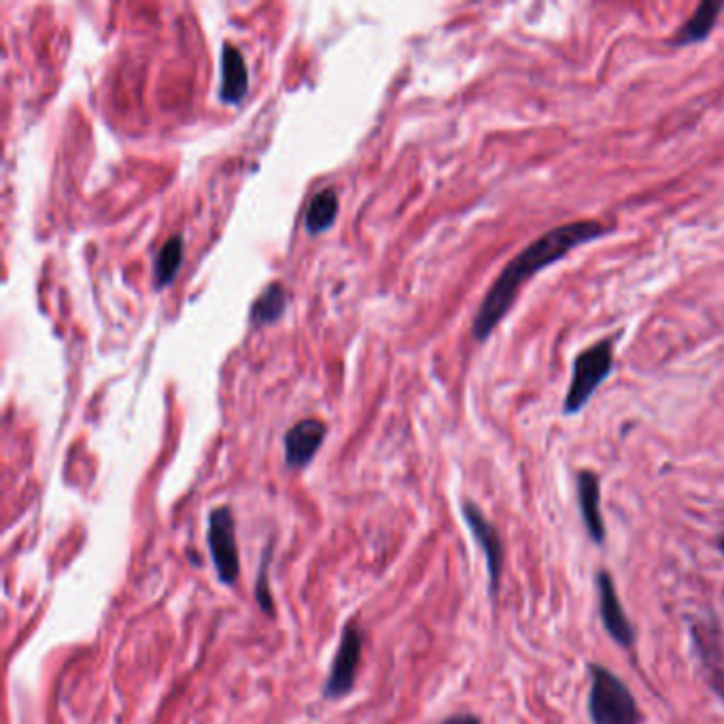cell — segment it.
I'll return each mask as SVG.
<instances>
[{"label": "cell", "instance_id": "6da1fadb", "mask_svg": "<svg viewBox=\"0 0 724 724\" xmlns=\"http://www.w3.org/2000/svg\"><path fill=\"white\" fill-rule=\"evenodd\" d=\"M608 232L610 228L603 226L601 221L580 219L574 223H563V226H557L538 236L499 272V277L491 285L474 317L472 336L478 342H485L493 334L495 327L510 313L514 300L525 283L536 277L540 270L561 262L570 251L578 249L580 245L593 243V240Z\"/></svg>", "mask_w": 724, "mask_h": 724}, {"label": "cell", "instance_id": "7a4b0ae2", "mask_svg": "<svg viewBox=\"0 0 724 724\" xmlns=\"http://www.w3.org/2000/svg\"><path fill=\"white\" fill-rule=\"evenodd\" d=\"M614 368V340L601 338L580 351L572 366V383L563 400V415H578Z\"/></svg>", "mask_w": 724, "mask_h": 724}, {"label": "cell", "instance_id": "3957f363", "mask_svg": "<svg viewBox=\"0 0 724 724\" xmlns=\"http://www.w3.org/2000/svg\"><path fill=\"white\" fill-rule=\"evenodd\" d=\"M589 714L593 724H640L642 714L627 684L610 669L591 665Z\"/></svg>", "mask_w": 724, "mask_h": 724}, {"label": "cell", "instance_id": "277c9868", "mask_svg": "<svg viewBox=\"0 0 724 724\" xmlns=\"http://www.w3.org/2000/svg\"><path fill=\"white\" fill-rule=\"evenodd\" d=\"M361 654H364V629H361L357 620H349L342 629L340 646L332 661L330 674H327L323 684V697L327 701H338L353 693Z\"/></svg>", "mask_w": 724, "mask_h": 724}, {"label": "cell", "instance_id": "5b68a950", "mask_svg": "<svg viewBox=\"0 0 724 724\" xmlns=\"http://www.w3.org/2000/svg\"><path fill=\"white\" fill-rule=\"evenodd\" d=\"M209 553L221 584L234 586L240 576V557L236 544V519L228 506L209 514Z\"/></svg>", "mask_w": 724, "mask_h": 724}, {"label": "cell", "instance_id": "8992f818", "mask_svg": "<svg viewBox=\"0 0 724 724\" xmlns=\"http://www.w3.org/2000/svg\"><path fill=\"white\" fill-rule=\"evenodd\" d=\"M461 512L465 525L470 527L476 544L482 548V555H485L487 572H489V591L495 597L504 574V542L499 538V531L489 523L487 516L482 514V510L474 502H463Z\"/></svg>", "mask_w": 724, "mask_h": 724}, {"label": "cell", "instance_id": "52a82bcc", "mask_svg": "<svg viewBox=\"0 0 724 724\" xmlns=\"http://www.w3.org/2000/svg\"><path fill=\"white\" fill-rule=\"evenodd\" d=\"M597 593H599V612H601L603 627H606V631L620 646H625V648L633 646L635 629L629 623L623 606H620V599L614 589V580L606 570H601L597 574Z\"/></svg>", "mask_w": 724, "mask_h": 724}, {"label": "cell", "instance_id": "ba28073f", "mask_svg": "<svg viewBox=\"0 0 724 724\" xmlns=\"http://www.w3.org/2000/svg\"><path fill=\"white\" fill-rule=\"evenodd\" d=\"M327 427L319 419H304L285 434V463L291 470H302L313 461L323 444Z\"/></svg>", "mask_w": 724, "mask_h": 724}, {"label": "cell", "instance_id": "9c48e42d", "mask_svg": "<svg viewBox=\"0 0 724 724\" xmlns=\"http://www.w3.org/2000/svg\"><path fill=\"white\" fill-rule=\"evenodd\" d=\"M599 478L591 470H582L578 474V506L586 531L595 544L606 542V523H603L599 506Z\"/></svg>", "mask_w": 724, "mask_h": 724}, {"label": "cell", "instance_id": "30bf717a", "mask_svg": "<svg viewBox=\"0 0 724 724\" xmlns=\"http://www.w3.org/2000/svg\"><path fill=\"white\" fill-rule=\"evenodd\" d=\"M249 90V73L245 56L232 43L223 45L221 51V100L228 105H236L245 98Z\"/></svg>", "mask_w": 724, "mask_h": 724}, {"label": "cell", "instance_id": "8fae6325", "mask_svg": "<svg viewBox=\"0 0 724 724\" xmlns=\"http://www.w3.org/2000/svg\"><path fill=\"white\" fill-rule=\"evenodd\" d=\"M722 9L724 3H720V0H701L695 13L688 17V20L676 30L674 37L669 39V45L686 47L708 39L710 32L718 24V15Z\"/></svg>", "mask_w": 724, "mask_h": 724}, {"label": "cell", "instance_id": "7c38bea8", "mask_svg": "<svg viewBox=\"0 0 724 724\" xmlns=\"http://www.w3.org/2000/svg\"><path fill=\"white\" fill-rule=\"evenodd\" d=\"M336 215H338V194L334 189H321L319 194L313 196L306 209L304 217L306 230L310 234H319L332 226Z\"/></svg>", "mask_w": 724, "mask_h": 724}, {"label": "cell", "instance_id": "4fadbf2b", "mask_svg": "<svg viewBox=\"0 0 724 724\" xmlns=\"http://www.w3.org/2000/svg\"><path fill=\"white\" fill-rule=\"evenodd\" d=\"M287 304V291L281 283H272L264 289V293L257 298L251 306V323L253 325H266L274 323L283 313Z\"/></svg>", "mask_w": 724, "mask_h": 724}, {"label": "cell", "instance_id": "5bb4252c", "mask_svg": "<svg viewBox=\"0 0 724 724\" xmlns=\"http://www.w3.org/2000/svg\"><path fill=\"white\" fill-rule=\"evenodd\" d=\"M181 262H183V238L172 236L170 240H166V245L162 247L158 257H155V283H158V287L172 283Z\"/></svg>", "mask_w": 724, "mask_h": 724}, {"label": "cell", "instance_id": "9a60e30c", "mask_svg": "<svg viewBox=\"0 0 724 724\" xmlns=\"http://www.w3.org/2000/svg\"><path fill=\"white\" fill-rule=\"evenodd\" d=\"M272 559V553H270V546L264 550L262 555V565H260V576H257V582H255V599H257V606H260V610L264 614H272L274 612V599H272V591H270V582H268V563Z\"/></svg>", "mask_w": 724, "mask_h": 724}, {"label": "cell", "instance_id": "2e32d148", "mask_svg": "<svg viewBox=\"0 0 724 724\" xmlns=\"http://www.w3.org/2000/svg\"><path fill=\"white\" fill-rule=\"evenodd\" d=\"M442 724H480V720L472 714H457V716L446 718Z\"/></svg>", "mask_w": 724, "mask_h": 724}, {"label": "cell", "instance_id": "e0dca14e", "mask_svg": "<svg viewBox=\"0 0 724 724\" xmlns=\"http://www.w3.org/2000/svg\"><path fill=\"white\" fill-rule=\"evenodd\" d=\"M718 550L724 555V533H720V538H718Z\"/></svg>", "mask_w": 724, "mask_h": 724}]
</instances>
